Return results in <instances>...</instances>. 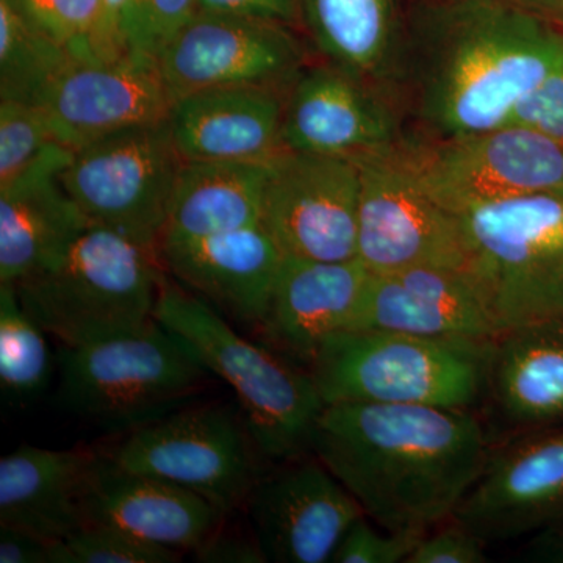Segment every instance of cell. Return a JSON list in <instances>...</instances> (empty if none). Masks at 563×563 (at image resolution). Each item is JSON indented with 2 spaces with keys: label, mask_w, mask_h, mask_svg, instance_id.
<instances>
[{
  "label": "cell",
  "mask_w": 563,
  "mask_h": 563,
  "mask_svg": "<svg viewBox=\"0 0 563 563\" xmlns=\"http://www.w3.org/2000/svg\"><path fill=\"white\" fill-rule=\"evenodd\" d=\"M128 472L157 477L231 515L265 474V455L242 410L224 404L179 409L128 433L109 454Z\"/></svg>",
  "instance_id": "9c48e42d"
},
{
  "label": "cell",
  "mask_w": 563,
  "mask_h": 563,
  "mask_svg": "<svg viewBox=\"0 0 563 563\" xmlns=\"http://www.w3.org/2000/svg\"><path fill=\"white\" fill-rule=\"evenodd\" d=\"M165 277L161 246L91 222L60 262L14 285L46 333L81 346L154 321Z\"/></svg>",
  "instance_id": "3957f363"
},
{
  "label": "cell",
  "mask_w": 563,
  "mask_h": 563,
  "mask_svg": "<svg viewBox=\"0 0 563 563\" xmlns=\"http://www.w3.org/2000/svg\"><path fill=\"white\" fill-rule=\"evenodd\" d=\"M57 543L32 532L0 526V562L55 563Z\"/></svg>",
  "instance_id": "74e56055"
},
{
  "label": "cell",
  "mask_w": 563,
  "mask_h": 563,
  "mask_svg": "<svg viewBox=\"0 0 563 563\" xmlns=\"http://www.w3.org/2000/svg\"><path fill=\"white\" fill-rule=\"evenodd\" d=\"M196 561L203 563H266L257 540L244 539L218 529L192 553Z\"/></svg>",
  "instance_id": "8d00e7d4"
},
{
  "label": "cell",
  "mask_w": 563,
  "mask_h": 563,
  "mask_svg": "<svg viewBox=\"0 0 563 563\" xmlns=\"http://www.w3.org/2000/svg\"><path fill=\"white\" fill-rule=\"evenodd\" d=\"M563 65V32L510 0L429 3L402 66L429 139L509 124L518 103Z\"/></svg>",
  "instance_id": "7a4b0ae2"
},
{
  "label": "cell",
  "mask_w": 563,
  "mask_h": 563,
  "mask_svg": "<svg viewBox=\"0 0 563 563\" xmlns=\"http://www.w3.org/2000/svg\"><path fill=\"white\" fill-rule=\"evenodd\" d=\"M90 450H44L22 444L0 461V526L60 542L84 526Z\"/></svg>",
  "instance_id": "cb8c5ba5"
},
{
  "label": "cell",
  "mask_w": 563,
  "mask_h": 563,
  "mask_svg": "<svg viewBox=\"0 0 563 563\" xmlns=\"http://www.w3.org/2000/svg\"><path fill=\"white\" fill-rule=\"evenodd\" d=\"M77 63L120 60L129 51L103 0H11Z\"/></svg>",
  "instance_id": "f1b7e54d"
},
{
  "label": "cell",
  "mask_w": 563,
  "mask_h": 563,
  "mask_svg": "<svg viewBox=\"0 0 563 563\" xmlns=\"http://www.w3.org/2000/svg\"><path fill=\"white\" fill-rule=\"evenodd\" d=\"M184 162L169 121L136 125L74 150L62 184L92 224L161 246Z\"/></svg>",
  "instance_id": "30bf717a"
},
{
  "label": "cell",
  "mask_w": 563,
  "mask_h": 563,
  "mask_svg": "<svg viewBox=\"0 0 563 563\" xmlns=\"http://www.w3.org/2000/svg\"><path fill=\"white\" fill-rule=\"evenodd\" d=\"M312 450L377 528L417 537L453 520L490 457L472 410L399 404H329Z\"/></svg>",
  "instance_id": "6da1fadb"
},
{
  "label": "cell",
  "mask_w": 563,
  "mask_h": 563,
  "mask_svg": "<svg viewBox=\"0 0 563 563\" xmlns=\"http://www.w3.org/2000/svg\"><path fill=\"white\" fill-rule=\"evenodd\" d=\"M509 124L531 129L563 143V65L518 103Z\"/></svg>",
  "instance_id": "d590c367"
},
{
  "label": "cell",
  "mask_w": 563,
  "mask_h": 563,
  "mask_svg": "<svg viewBox=\"0 0 563 563\" xmlns=\"http://www.w3.org/2000/svg\"><path fill=\"white\" fill-rule=\"evenodd\" d=\"M199 10L284 22L296 16V0H198Z\"/></svg>",
  "instance_id": "f35d334b"
},
{
  "label": "cell",
  "mask_w": 563,
  "mask_h": 563,
  "mask_svg": "<svg viewBox=\"0 0 563 563\" xmlns=\"http://www.w3.org/2000/svg\"><path fill=\"white\" fill-rule=\"evenodd\" d=\"M269 172L272 162L185 161L162 240L262 224Z\"/></svg>",
  "instance_id": "484cf974"
},
{
  "label": "cell",
  "mask_w": 563,
  "mask_h": 563,
  "mask_svg": "<svg viewBox=\"0 0 563 563\" xmlns=\"http://www.w3.org/2000/svg\"><path fill=\"white\" fill-rule=\"evenodd\" d=\"M515 5L521 7V9L532 11V13L540 14L543 16L551 9H554L558 3L562 0H510Z\"/></svg>",
  "instance_id": "b9f144b4"
},
{
  "label": "cell",
  "mask_w": 563,
  "mask_h": 563,
  "mask_svg": "<svg viewBox=\"0 0 563 563\" xmlns=\"http://www.w3.org/2000/svg\"><path fill=\"white\" fill-rule=\"evenodd\" d=\"M496 342L498 329L465 272L448 268L372 274L351 328Z\"/></svg>",
  "instance_id": "d6986e66"
},
{
  "label": "cell",
  "mask_w": 563,
  "mask_h": 563,
  "mask_svg": "<svg viewBox=\"0 0 563 563\" xmlns=\"http://www.w3.org/2000/svg\"><path fill=\"white\" fill-rule=\"evenodd\" d=\"M60 401L109 433H131L181 409L211 376L190 344L157 320L81 344L58 346Z\"/></svg>",
  "instance_id": "8992f818"
},
{
  "label": "cell",
  "mask_w": 563,
  "mask_h": 563,
  "mask_svg": "<svg viewBox=\"0 0 563 563\" xmlns=\"http://www.w3.org/2000/svg\"><path fill=\"white\" fill-rule=\"evenodd\" d=\"M73 154L55 144L0 185V284H18L51 268L91 224L62 184Z\"/></svg>",
  "instance_id": "ac0fdd59"
},
{
  "label": "cell",
  "mask_w": 563,
  "mask_h": 563,
  "mask_svg": "<svg viewBox=\"0 0 563 563\" xmlns=\"http://www.w3.org/2000/svg\"><path fill=\"white\" fill-rule=\"evenodd\" d=\"M361 168L357 258L372 274L432 268L465 272L461 217L429 198L383 152L354 157Z\"/></svg>",
  "instance_id": "8fae6325"
},
{
  "label": "cell",
  "mask_w": 563,
  "mask_h": 563,
  "mask_svg": "<svg viewBox=\"0 0 563 563\" xmlns=\"http://www.w3.org/2000/svg\"><path fill=\"white\" fill-rule=\"evenodd\" d=\"M46 331L25 312L16 285L0 284V388L3 398L27 406L51 383Z\"/></svg>",
  "instance_id": "f546056e"
},
{
  "label": "cell",
  "mask_w": 563,
  "mask_h": 563,
  "mask_svg": "<svg viewBox=\"0 0 563 563\" xmlns=\"http://www.w3.org/2000/svg\"><path fill=\"white\" fill-rule=\"evenodd\" d=\"M361 168L354 157L285 151L272 162L262 224L284 255L357 258Z\"/></svg>",
  "instance_id": "7c38bea8"
},
{
  "label": "cell",
  "mask_w": 563,
  "mask_h": 563,
  "mask_svg": "<svg viewBox=\"0 0 563 563\" xmlns=\"http://www.w3.org/2000/svg\"><path fill=\"white\" fill-rule=\"evenodd\" d=\"M166 272L218 312L261 324L268 312L284 252L255 224L199 239L162 240Z\"/></svg>",
  "instance_id": "ffe728a7"
},
{
  "label": "cell",
  "mask_w": 563,
  "mask_h": 563,
  "mask_svg": "<svg viewBox=\"0 0 563 563\" xmlns=\"http://www.w3.org/2000/svg\"><path fill=\"white\" fill-rule=\"evenodd\" d=\"M487 390L507 424L543 431L563 422V320L503 333L493 344Z\"/></svg>",
  "instance_id": "d4e9b609"
},
{
  "label": "cell",
  "mask_w": 563,
  "mask_h": 563,
  "mask_svg": "<svg viewBox=\"0 0 563 563\" xmlns=\"http://www.w3.org/2000/svg\"><path fill=\"white\" fill-rule=\"evenodd\" d=\"M420 537L376 529L363 515L344 533L333 563H406Z\"/></svg>",
  "instance_id": "d6a6232c"
},
{
  "label": "cell",
  "mask_w": 563,
  "mask_h": 563,
  "mask_svg": "<svg viewBox=\"0 0 563 563\" xmlns=\"http://www.w3.org/2000/svg\"><path fill=\"white\" fill-rule=\"evenodd\" d=\"M318 46L335 66L362 81L395 68L393 0H301Z\"/></svg>",
  "instance_id": "4316f807"
},
{
  "label": "cell",
  "mask_w": 563,
  "mask_h": 563,
  "mask_svg": "<svg viewBox=\"0 0 563 563\" xmlns=\"http://www.w3.org/2000/svg\"><path fill=\"white\" fill-rule=\"evenodd\" d=\"M299 62L298 44L280 22L202 10L157 57L174 102L211 88H276Z\"/></svg>",
  "instance_id": "4fadbf2b"
},
{
  "label": "cell",
  "mask_w": 563,
  "mask_h": 563,
  "mask_svg": "<svg viewBox=\"0 0 563 563\" xmlns=\"http://www.w3.org/2000/svg\"><path fill=\"white\" fill-rule=\"evenodd\" d=\"M155 320L177 333L236 396L247 428L269 461L312 450L325 404L312 374L240 335L206 299L165 277Z\"/></svg>",
  "instance_id": "5b68a950"
},
{
  "label": "cell",
  "mask_w": 563,
  "mask_h": 563,
  "mask_svg": "<svg viewBox=\"0 0 563 563\" xmlns=\"http://www.w3.org/2000/svg\"><path fill=\"white\" fill-rule=\"evenodd\" d=\"M103 5L133 54L136 33H139L140 0H103Z\"/></svg>",
  "instance_id": "ab89813d"
},
{
  "label": "cell",
  "mask_w": 563,
  "mask_h": 563,
  "mask_svg": "<svg viewBox=\"0 0 563 563\" xmlns=\"http://www.w3.org/2000/svg\"><path fill=\"white\" fill-rule=\"evenodd\" d=\"M450 2V0H429V3Z\"/></svg>",
  "instance_id": "ee69618b"
},
{
  "label": "cell",
  "mask_w": 563,
  "mask_h": 563,
  "mask_svg": "<svg viewBox=\"0 0 563 563\" xmlns=\"http://www.w3.org/2000/svg\"><path fill=\"white\" fill-rule=\"evenodd\" d=\"M493 344L354 329L324 340L309 373L325 406L369 402L470 410L487 390Z\"/></svg>",
  "instance_id": "277c9868"
},
{
  "label": "cell",
  "mask_w": 563,
  "mask_h": 563,
  "mask_svg": "<svg viewBox=\"0 0 563 563\" xmlns=\"http://www.w3.org/2000/svg\"><path fill=\"white\" fill-rule=\"evenodd\" d=\"M369 276L358 258L321 262L285 255L262 328L310 365L324 340L351 328Z\"/></svg>",
  "instance_id": "603a6c76"
},
{
  "label": "cell",
  "mask_w": 563,
  "mask_h": 563,
  "mask_svg": "<svg viewBox=\"0 0 563 563\" xmlns=\"http://www.w3.org/2000/svg\"><path fill=\"white\" fill-rule=\"evenodd\" d=\"M55 144L63 143L40 103L0 101V185L20 176Z\"/></svg>",
  "instance_id": "4dcf8cb0"
},
{
  "label": "cell",
  "mask_w": 563,
  "mask_h": 563,
  "mask_svg": "<svg viewBox=\"0 0 563 563\" xmlns=\"http://www.w3.org/2000/svg\"><path fill=\"white\" fill-rule=\"evenodd\" d=\"M58 141L84 146L110 133L169 120L174 101L150 55L74 63L38 102Z\"/></svg>",
  "instance_id": "2e32d148"
},
{
  "label": "cell",
  "mask_w": 563,
  "mask_h": 563,
  "mask_svg": "<svg viewBox=\"0 0 563 563\" xmlns=\"http://www.w3.org/2000/svg\"><path fill=\"white\" fill-rule=\"evenodd\" d=\"M77 63L32 24L11 0H0V98L38 103Z\"/></svg>",
  "instance_id": "83f0119b"
},
{
  "label": "cell",
  "mask_w": 563,
  "mask_h": 563,
  "mask_svg": "<svg viewBox=\"0 0 563 563\" xmlns=\"http://www.w3.org/2000/svg\"><path fill=\"white\" fill-rule=\"evenodd\" d=\"M454 520L485 542L563 523V428L526 435L490 455Z\"/></svg>",
  "instance_id": "5bb4252c"
},
{
  "label": "cell",
  "mask_w": 563,
  "mask_h": 563,
  "mask_svg": "<svg viewBox=\"0 0 563 563\" xmlns=\"http://www.w3.org/2000/svg\"><path fill=\"white\" fill-rule=\"evenodd\" d=\"M531 561L563 563V523L544 529L529 547Z\"/></svg>",
  "instance_id": "60d3db41"
},
{
  "label": "cell",
  "mask_w": 563,
  "mask_h": 563,
  "mask_svg": "<svg viewBox=\"0 0 563 563\" xmlns=\"http://www.w3.org/2000/svg\"><path fill=\"white\" fill-rule=\"evenodd\" d=\"M181 555L120 529L87 523L57 543L55 563H176Z\"/></svg>",
  "instance_id": "1f68e13d"
},
{
  "label": "cell",
  "mask_w": 563,
  "mask_h": 563,
  "mask_svg": "<svg viewBox=\"0 0 563 563\" xmlns=\"http://www.w3.org/2000/svg\"><path fill=\"white\" fill-rule=\"evenodd\" d=\"M81 509L84 525L110 526L179 553H195L228 517L196 493L128 472L99 454L88 472Z\"/></svg>",
  "instance_id": "e0dca14e"
},
{
  "label": "cell",
  "mask_w": 563,
  "mask_h": 563,
  "mask_svg": "<svg viewBox=\"0 0 563 563\" xmlns=\"http://www.w3.org/2000/svg\"><path fill=\"white\" fill-rule=\"evenodd\" d=\"M284 107L274 87L211 88L174 102L168 121L184 161L269 163L288 151Z\"/></svg>",
  "instance_id": "7402d4cb"
},
{
  "label": "cell",
  "mask_w": 563,
  "mask_h": 563,
  "mask_svg": "<svg viewBox=\"0 0 563 563\" xmlns=\"http://www.w3.org/2000/svg\"><path fill=\"white\" fill-rule=\"evenodd\" d=\"M401 139L385 103L339 66L307 70L284 107L288 151L357 157L384 151Z\"/></svg>",
  "instance_id": "44dd1931"
},
{
  "label": "cell",
  "mask_w": 563,
  "mask_h": 563,
  "mask_svg": "<svg viewBox=\"0 0 563 563\" xmlns=\"http://www.w3.org/2000/svg\"><path fill=\"white\" fill-rule=\"evenodd\" d=\"M459 217L466 276L499 336L563 320V192L504 199Z\"/></svg>",
  "instance_id": "52a82bcc"
},
{
  "label": "cell",
  "mask_w": 563,
  "mask_h": 563,
  "mask_svg": "<svg viewBox=\"0 0 563 563\" xmlns=\"http://www.w3.org/2000/svg\"><path fill=\"white\" fill-rule=\"evenodd\" d=\"M380 152L455 214L518 196L563 192V143L521 125L450 139L401 136Z\"/></svg>",
  "instance_id": "ba28073f"
},
{
  "label": "cell",
  "mask_w": 563,
  "mask_h": 563,
  "mask_svg": "<svg viewBox=\"0 0 563 563\" xmlns=\"http://www.w3.org/2000/svg\"><path fill=\"white\" fill-rule=\"evenodd\" d=\"M543 18L553 22L554 25H558L559 29L563 32V0L561 3L548 11V13L543 14Z\"/></svg>",
  "instance_id": "7bdbcfd3"
},
{
  "label": "cell",
  "mask_w": 563,
  "mask_h": 563,
  "mask_svg": "<svg viewBox=\"0 0 563 563\" xmlns=\"http://www.w3.org/2000/svg\"><path fill=\"white\" fill-rule=\"evenodd\" d=\"M439 528V526H437ZM426 532L406 563H484L485 540L453 518V523Z\"/></svg>",
  "instance_id": "e575fe53"
},
{
  "label": "cell",
  "mask_w": 563,
  "mask_h": 563,
  "mask_svg": "<svg viewBox=\"0 0 563 563\" xmlns=\"http://www.w3.org/2000/svg\"><path fill=\"white\" fill-rule=\"evenodd\" d=\"M266 562H332L363 510L320 461L296 462L263 476L246 503Z\"/></svg>",
  "instance_id": "9a60e30c"
},
{
  "label": "cell",
  "mask_w": 563,
  "mask_h": 563,
  "mask_svg": "<svg viewBox=\"0 0 563 563\" xmlns=\"http://www.w3.org/2000/svg\"><path fill=\"white\" fill-rule=\"evenodd\" d=\"M198 0H140L139 33L133 54H158L198 13Z\"/></svg>",
  "instance_id": "836d02e7"
}]
</instances>
